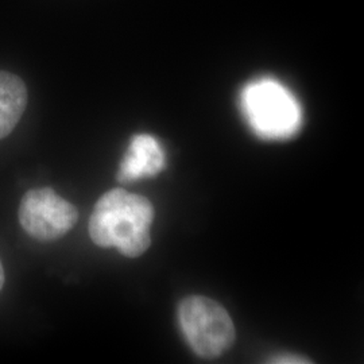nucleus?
I'll return each mask as SVG.
<instances>
[{
  "label": "nucleus",
  "mask_w": 364,
  "mask_h": 364,
  "mask_svg": "<svg viewBox=\"0 0 364 364\" xmlns=\"http://www.w3.org/2000/svg\"><path fill=\"white\" fill-rule=\"evenodd\" d=\"M154 208L144 196L112 189L99 198L90 220V236L99 247L117 248L127 257H141L150 247Z\"/></svg>",
  "instance_id": "f257e3e1"
},
{
  "label": "nucleus",
  "mask_w": 364,
  "mask_h": 364,
  "mask_svg": "<svg viewBox=\"0 0 364 364\" xmlns=\"http://www.w3.org/2000/svg\"><path fill=\"white\" fill-rule=\"evenodd\" d=\"M240 105L250 127L263 139L291 138L302 124V109L293 93L274 78L250 82Z\"/></svg>",
  "instance_id": "f03ea898"
},
{
  "label": "nucleus",
  "mask_w": 364,
  "mask_h": 364,
  "mask_svg": "<svg viewBox=\"0 0 364 364\" xmlns=\"http://www.w3.org/2000/svg\"><path fill=\"white\" fill-rule=\"evenodd\" d=\"M178 323L188 344L201 358H218L234 344L232 318L213 299L203 296L182 299Z\"/></svg>",
  "instance_id": "7ed1b4c3"
},
{
  "label": "nucleus",
  "mask_w": 364,
  "mask_h": 364,
  "mask_svg": "<svg viewBox=\"0 0 364 364\" xmlns=\"http://www.w3.org/2000/svg\"><path fill=\"white\" fill-rule=\"evenodd\" d=\"M77 209L50 188L31 189L19 207V223L39 242H52L68 234L77 223Z\"/></svg>",
  "instance_id": "20e7f679"
},
{
  "label": "nucleus",
  "mask_w": 364,
  "mask_h": 364,
  "mask_svg": "<svg viewBox=\"0 0 364 364\" xmlns=\"http://www.w3.org/2000/svg\"><path fill=\"white\" fill-rule=\"evenodd\" d=\"M165 151L154 136L149 134L135 135L120 162L117 181L132 182L154 177L165 169Z\"/></svg>",
  "instance_id": "39448f33"
},
{
  "label": "nucleus",
  "mask_w": 364,
  "mask_h": 364,
  "mask_svg": "<svg viewBox=\"0 0 364 364\" xmlns=\"http://www.w3.org/2000/svg\"><path fill=\"white\" fill-rule=\"evenodd\" d=\"M26 105L25 82L13 73L0 72V139L15 129Z\"/></svg>",
  "instance_id": "423d86ee"
},
{
  "label": "nucleus",
  "mask_w": 364,
  "mask_h": 364,
  "mask_svg": "<svg viewBox=\"0 0 364 364\" xmlns=\"http://www.w3.org/2000/svg\"><path fill=\"white\" fill-rule=\"evenodd\" d=\"M273 363H311V360H308L306 358H302V356H296V355H281V356H277L273 358L272 360Z\"/></svg>",
  "instance_id": "0eeeda50"
},
{
  "label": "nucleus",
  "mask_w": 364,
  "mask_h": 364,
  "mask_svg": "<svg viewBox=\"0 0 364 364\" xmlns=\"http://www.w3.org/2000/svg\"><path fill=\"white\" fill-rule=\"evenodd\" d=\"M4 284V272H3V266H1V262H0V290L3 287Z\"/></svg>",
  "instance_id": "6e6552de"
}]
</instances>
